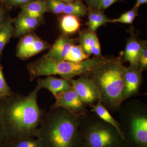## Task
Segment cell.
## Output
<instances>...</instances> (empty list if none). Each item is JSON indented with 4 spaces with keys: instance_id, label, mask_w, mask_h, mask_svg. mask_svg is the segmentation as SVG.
<instances>
[{
    "instance_id": "6da1fadb",
    "label": "cell",
    "mask_w": 147,
    "mask_h": 147,
    "mask_svg": "<svg viewBox=\"0 0 147 147\" xmlns=\"http://www.w3.org/2000/svg\"><path fill=\"white\" fill-rule=\"evenodd\" d=\"M40 90L37 86L28 96L12 92L0 100V120L6 145L23 138L36 137L44 112L38 104Z\"/></svg>"
},
{
    "instance_id": "7a4b0ae2",
    "label": "cell",
    "mask_w": 147,
    "mask_h": 147,
    "mask_svg": "<svg viewBox=\"0 0 147 147\" xmlns=\"http://www.w3.org/2000/svg\"><path fill=\"white\" fill-rule=\"evenodd\" d=\"M82 117L51 106L47 112H43L36 137L43 147H83Z\"/></svg>"
},
{
    "instance_id": "3957f363",
    "label": "cell",
    "mask_w": 147,
    "mask_h": 147,
    "mask_svg": "<svg viewBox=\"0 0 147 147\" xmlns=\"http://www.w3.org/2000/svg\"><path fill=\"white\" fill-rule=\"evenodd\" d=\"M125 67L120 57L109 59L83 75L94 83L100 93V102L111 113L118 111L125 101L123 90Z\"/></svg>"
},
{
    "instance_id": "277c9868",
    "label": "cell",
    "mask_w": 147,
    "mask_h": 147,
    "mask_svg": "<svg viewBox=\"0 0 147 147\" xmlns=\"http://www.w3.org/2000/svg\"><path fill=\"white\" fill-rule=\"evenodd\" d=\"M123 147H147V106L139 99L129 100L119 109Z\"/></svg>"
},
{
    "instance_id": "5b68a950",
    "label": "cell",
    "mask_w": 147,
    "mask_h": 147,
    "mask_svg": "<svg viewBox=\"0 0 147 147\" xmlns=\"http://www.w3.org/2000/svg\"><path fill=\"white\" fill-rule=\"evenodd\" d=\"M98 61L95 58L78 62L57 61L47 58L45 55L27 65V70L32 81L40 76L58 75L66 79L83 76L96 66Z\"/></svg>"
},
{
    "instance_id": "8992f818",
    "label": "cell",
    "mask_w": 147,
    "mask_h": 147,
    "mask_svg": "<svg viewBox=\"0 0 147 147\" xmlns=\"http://www.w3.org/2000/svg\"><path fill=\"white\" fill-rule=\"evenodd\" d=\"M82 130L83 147H123L121 133L92 112L82 117Z\"/></svg>"
},
{
    "instance_id": "52a82bcc",
    "label": "cell",
    "mask_w": 147,
    "mask_h": 147,
    "mask_svg": "<svg viewBox=\"0 0 147 147\" xmlns=\"http://www.w3.org/2000/svg\"><path fill=\"white\" fill-rule=\"evenodd\" d=\"M71 87L77 93L87 107L92 106L100 100V93L94 83L86 76H80L77 79H67Z\"/></svg>"
},
{
    "instance_id": "ba28073f",
    "label": "cell",
    "mask_w": 147,
    "mask_h": 147,
    "mask_svg": "<svg viewBox=\"0 0 147 147\" xmlns=\"http://www.w3.org/2000/svg\"><path fill=\"white\" fill-rule=\"evenodd\" d=\"M56 101L51 105L53 108H64L76 115L84 116L88 113V107L81 100L72 87L66 91L55 96Z\"/></svg>"
},
{
    "instance_id": "9c48e42d",
    "label": "cell",
    "mask_w": 147,
    "mask_h": 147,
    "mask_svg": "<svg viewBox=\"0 0 147 147\" xmlns=\"http://www.w3.org/2000/svg\"><path fill=\"white\" fill-rule=\"evenodd\" d=\"M142 83V72L139 69L125 66L124 73L123 90L125 100L139 92Z\"/></svg>"
},
{
    "instance_id": "30bf717a",
    "label": "cell",
    "mask_w": 147,
    "mask_h": 147,
    "mask_svg": "<svg viewBox=\"0 0 147 147\" xmlns=\"http://www.w3.org/2000/svg\"><path fill=\"white\" fill-rule=\"evenodd\" d=\"M44 23V18H37L19 13L16 18H13L14 31L13 37H22L31 33Z\"/></svg>"
},
{
    "instance_id": "8fae6325",
    "label": "cell",
    "mask_w": 147,
    "mask_h": 147,
    "mask_svg": "<svg viewBox=\"0 0 147 147\" xmlns=\"http://www.w3.org/2000/svg\"><path fill=\"white\" fill-rule=\"evenodd\" d=\"M75 42V40L70 38L67 35L63 34L56 40L45 56L55 61H64Z\"/></svg>"
},
{
    "instance_id": "7c38bea8",
    "label": "cell",
    "mask_w": 147,
    "mask_h": 147,
    "mask_svg": "<svg viewBox=\"0 0 147 147\" xmlns=\"http://www.w3.org/2000/svg\"><path fill=\"white\" fill-rule=\"evenodd\" d=\"M38 86L45 88L52 93L54 96L71 88V84L65 78H57L51 76L45 79H39L38 80Z\"/></svg>"
},
{
    "instance_id": "4fadbf2b",
    "label": "cell",
    "mask_w": 147,
    "mask_h": 147,
    "mask_svg": "<svg viewBox=\"0 0 147 147\" xmlns=\"http://www.w3.org/2000/svg\"><path fill=\"white\" fill-rule=\"evenodd\" d=\"M80 45L88 56L93 54L96 57H102L100 42L94 32L89 30L82 32L80 36Z\"/></svg>"
},
{
    "instance_id": "5bb4252c",
    "label": "cell",
    "mask_w": 147,
    "mask_h": 147,
    "mask_svg": "<svg viewBox=\"0 0 147 147\" xmlns=\"http://www.w3.org/2000/svg\"><path fill=\"white\" fill-rule=\"evenodd\" d=\"M141 43L135 35H132L127 42L124 52V60L129 63V66L139 68Z\"/></svg>"
},
{
    "instance_id": "9a60e30c",
    "label": "cell",
    "mask_w": 147,
    "mask_h": 147,
    "mask_svg": "<svg viewBox=\"0 0 147 147\" xmlns=\"http://www.w3.org/2000/svg\"><path fill=\"white\" fill-rule=\"evenodd\" d=\"M20 13L37 18H43L47 12L45 0H36L21 7Z\"/></svg>"
},
{
    "instance_id": "2e32d148",
    "label": "cell",
    "mask_w": 147,
    "mask_h": 147,
    "mask_svg": "<svg viewBox=\"0 0 147 147\" xmlns=\"http://www.w3.org/2000/svg\"><path fill=\"white\" fill-rule=\"evenodd\" d=\"M88 21L87 25L90 30L95 32L99 27L107 23H110L111 19L109 18L101 10L88 9Z\"/></svg>"
},
{
    "instance_id": "e0dca14e",
    "label": "cell",
    "mask_w": 147,
    "mask_h": 147,
    "mask_svg": "<svg viewBox=\"0 0 147 147\" xmlns=\"http://www.w3.org/2000/svg\"><path fill=\"white\" fill-rule=\"evenodd\" d=\"M60 26L63 34L68 35L78 31L81 25L79 17L69 14H63L60 20Z\"/></svg>"
},
{
    "instance_id": "ac0fdd59",
    "label": "cell",
    "mask_w": 147,
    "mask_h": 147,
    "mask_svg": "<svg viewBox=\"0 0 147 147\" xmlns=\"http://www.w3.org/2000/svg\"><path fill=\"white\" fill-rule=\"evenodd\" d=\"M14 31L13 18L8 16L4 24L0 28V59L4 48L13 37Z\"/></svg>"
},
{
    "instance_id": "d6986e66",
    "label": "cell",
    "mask_w": 147,
    "mask_h": 147,
    "mask_svg": "<svg viewBox=\"0 0 147 147\" xmlns=\"http://www.w3.org/2000/svg\"><path fill=\"white\" fill-rule=\"evenodd\" d=\"M91 108H92L91 112L95 113L104 121L113 125L122 135L118 122L111 115L110 112L102 105L100 100L98 101Z\"/></svg>"
},
{
    "instance_id": "ffe728a7",
    "label": "cell",
    "mask_w": 147,
    "mask_h": 147,
    "mask_svg": "<svg viewBox=\"0 0 147 147\" xmlns=\"http://www.w3.org/2000/svg\"><path fill=\"white\" fill-rule=\"evenodd\" d=\"M88 9L81 0H75L72 2L66 3L63 14H69L80 18L87 14Z\"/></svg>"
},
{
    "instance_id": "44dd1931",
    "label": "cell",
    "mask_w": 147,
    "mask_h": 147,
    "mask_svg": "<svg viewBox=\"0 0 147 147\" xmlns=\"http://www.w3.org/2000/svg\"><path fill=\"white\" fill-rule=\"evenodd\" d=\"M38 37V36L32 32L21 37L16 49L17 57L21 59Z\"/></svg>"
},
{
    "instance_id": "7402d4cb",
    "label": "cell",
    "mask_w": 147,
    "mask_h": 147,
    "mask_svg": "<svg viewBox=\"0 0 147 147\" xmlns=\"http://www.w3.org/2000/svg\"><path fill=\"white\" fill-rule=\"evenodd\" d=\"M51 45L48 42L42 40L39 37L35 40L32 45L22 57L21 59H28L33 56L50 48Z\"/></svg>"
},
{
    "instance_id": "603a6c76",
    "label": "cell",
    "mask_w": 147,
    "mask_h": 147,
    "mask_svg": "<svg viewBox=\"0 0 147 147\" xmlns=\"http://www.w3.org/2000/svg\"><path fill=\"white\" fill-rule=\"evenodd\" d=\"M89 59V56L85 53L80 45L74 44L64 61L78 62Z\"/></svg>"
},
{
    "instance_id": "cb8c5ba5",
    "label": "cell",
    "mask_w": 147,
    "mask_h": 147,
    "mask_svg": "<svg viewBox=\"0 0 147 147\" xmlns=\"http://www.w3.org/2000/svg\"><path fill=\"white\" fill-rule=\"evenodd\" d=\"M6 147H43L40 139L33 137L23 138L9 143Z\"/></svg>"
},
{
    "instance_id": "d4e9b609",
    "label": "cell",
    "mask_w": 147,
    "mask_h": 147,
    "mask_svg": "<svg viewBox=\"0 0 147 147\" xmlns=\"http://www.w3.org/2000/svg\"><path fill=\"white\" fill-rule=\"evenodd\" d=\"M139 8L134 6L131 10L122 14L119 18L111 19L110 23H121L123 24H131L134 19L138 15Z\"/></svg>"
},
{
    "instance_id": "484cf974",
    "label": "cell",
    "mask_w": 147,
    "mask_h": 147,
    "mask_svg": "<svg viewBox=\"0 0 147 147\" xmlns=\"http://www.w3.org/2000/svg\"><path fill=\"white\" fill-rule=\"evenodd\" d=\"M47 12H51L57 16L63 14L64 8L66 3L60 0H45Z\"/></svg>"
},
{
    "instance_id": "4316f807",
    "label": "cell",
    "mask_w": 147,
    "mask_h": 147,
    "mask_svg": "<svg viewBox=\"0 0 147 147\" xmlns=\"http://www.w3.org/2000/svg\"><path fill=\"white\" fill-rule=\"evenodd\" d=\"M141 50L139 55V69L142 72L147 69V42L146 40H140Z\"/></svg>"
},
{
    "instance_id": "83f0119b",
    "label": "cell",
    "mask_w": 147,
    "mask_h": 147,
    "mask_svg": "<svg viewBox=\"0 0 147 147\" xmlns=\"http://www.w3.org/2000/svg\"><path fill=\"white\" fill-rule=\"evenodd\" d=\"M36 0H0L1 5L4 7L7 11L12 9L21 7Z\"/></svg>"
},
{
    "instance_id": "f1b7e54d",
    "label": "cell",
    "mask_w": 147,
    "mask_h": 147,
    "mask_svg": "<svg viewBox=\"0 0 147 147\" xmlns=\"http://www.w3.org/2000/svg\"><path fill=\"white\" fill-rule=\"evenodd\" d=\"M12 92L7 83L3 73L2 67L0 64V100L2 98L11 94Z\"/></svg>"
},
{
    "instance_id": "f546056e",
    "label": "cell",
    "mask_w": 147,
    "mask_h": 147,
    "mask_svg": "<svg viewBox=\"0 0 147 147\" xmlns=\"http://www.w3.org/2000/svg\"><path fill=\"white\" fill-rule=\"evenodd\" d=\"M86 3L88 8L92 10L99 11L100 10V0H85Z\"/></svg>"
},
{
    "instance_id": "4dcf8cb0",
    "label": "cell",
    "mask_w": 147,
    "mask_h": 147,
    "mask_svg": "<svg viewBox=\"0 0 147 147\" xmlns=\"http://www.w3.org/2000/svg\"><path fill=\"white\" fill-rule=\"evenodd\" d=\"M119 1L120 0H100V10L107 9L113 4Z\"/></svg>"
},
{
    "instance_id": "1f68e13d",
    "label": "cell",
    "mask_w": 147,
    "mask_h": 147,
    "mask_svg": "<svg viewBox=\"0 0 147 147\" xmlns=\"http://www.w3.org/2000/svg\"><path fill=\"white\" fill-rule=\"evenodd\" d=\"M7 9L3 6L0 7V28L4 24L7 17Z\"/></svg>"
},
{
    "instance_id": "d6a6232c",
    "label": "cell",
    "mask_w": 147,
    "mask_h": 147,
    "mask_svg": "<svg viewBox=\"0 0 147 147\" xmlns=\"http://www.w3.org/2000/svg\"><path fill=\"white\" fill-rule=\"evenodd\" d=\"M6 142L0 120V147H5Z\"/></svg>"
},
{
    "instance_id": "836d02e7",
    "label": "cell",
    "mask_w": 147,
    "mask_h": 147,
    "mask_svg": "<svg viewBox=\"0 0 147 147\" xmlns=\"http://www.w3.org/2000/svg\"><path fill=\"white\" fill-rule=\"evenodd\" d=\"M147 3V0H137V3H136L134 6L139 8V7L142 5Z\"/></svg>"
},
{
    "instance_id": "e575fe53",
    "label": "cell",
    "mask_w": 147,
    "mask_h": 147,
    "mask_svg": "<svg viewBox=\"0 0 147 147\" xmlns=\"http://www.w3.org/2000/svg\"><path fill=\"white\" fill-rule=\"evenodd\" d=\"M60 1L65 3H70L74 1L75 0H60Z\"/></svg>"
}]
</instances>
